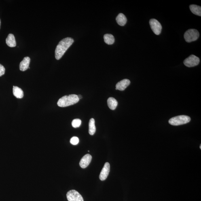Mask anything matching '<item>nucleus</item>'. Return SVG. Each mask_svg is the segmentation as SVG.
Returning a JSON list of instances; mask_svg holds the SVG:
<instances>
[{"instance_id":"nucleus-1","label":"nucleus","mask_w":201,"mask_h":201,"mask_svg":"<svg viewBox=\"0 0 201 201\" xmlns=\"http://www.w3.org/2000/svg\"><path fill=\"white\" fill-rule=\"evenodd\" d=\"M73 42L74 40L71 37L66 38L61 40L57 46L55 51L56 59L58 60L60 59Z\"/></svg>"},{"instance_id":"nucleus-2","label":"nucleus","mask_w":201,"mask_h":201,"mask_svg":"<svg viewBox=\"0 0 201 201\" xmlns=\"http://www.w3.org/2000/svg\"><path fill=\"white\" fill-rule=\"evenodd\" d=\"M79 100L78 96L77 95L72 94L68 96H64L58 100V105L60 107H66L77 103Z\"/></svg>"},{"instance_id":"nucleus-3","label":"nucleus","mask_w":201,"mask_h":201,"mask_svg":"<svg viewBox=\"0 0 201 201\" xmlns=\"http://www.w3.org/2000/svg\"><path fill=\"white\" fill-rule=\"evenodd\" d=\"M190 120V117L187 115H181L172 117L169 121V123L173 126H179V125L187 124Z\"/></svg>"},{"instance_id":"nucleus-4","label":"nucleus","mask_w":201,"mask_h":201,"mask_svg":"<svg viewBox=\"0 0 201 201\" xmlns=\"http://www.w3.org/2000/svg\"><path fill=\"white\" fill-rule=\"evenodd\" d=\"M199 37V33L196 29H191L188 30L184 35V38L187 43L196 41Z\"/></svg>"},{"instance_id":"nucleus-5","label":"nucleus","mask_w":201,"mask_h":201,"mask_svg":"<svg viewBox=\"0 0 201 201\" xmlns=\"http://www.w3.org/2000/svg\"><path fill=\"white\" fill-rule=\"evenodd\" d=\"M200 61L199 58L192 54L184 61V64L187 67H193L198 65Z\"/></svg>"},{"instance_id":"nucleus-6","label":"nucleus","mask_w":201,"mask_h":201,"mask_svg":"<svg viewBox=\"0 0 201 201\" xmlns=\"http://www.w3.org/2000/svg\"><path fill=\"white\" fill-rule=\"evenodd\" d=\"M149 24L153 33L157 35H160L162 29L160 23L155 19H152L149 21Z\"/></svg>"},{"instance_id":"nucleus-7","label":"nucleus","mask_w":201,"mask_h":201,"mask_svg":"<svg viewBox=\"0 0 201 201\" xmlns=\"http://www.w3.org/2000/svg\"><path fill=\"white\" fill-rule=\"evenodd\" d=\"M66 196L68 201H84L80 193L76 190H70L67 193Z\"/></svg>"},{"instance_id":"nucleus-8","label":"nucleus","mask_w":201,"mask_h":201,"mask_svg":"<svg viewBox=\"0 0 201 201\" xmlns=\"http://www.w3.org/2000/svg\"><path fill=\"white\" fill-rule=\"evenodd\" d=\"M110 171V165L109 162H106L102 168L100 175V180H105L109 175Z\"/></svg>"},{"instance_id":"nucleus-9","label":"nucleus","mask_w":201,"mask_h":201,"mask_svg":"<svg viewBox=\"0 0 201 201\" xmlns=\"http://www.w3.org/2000/svg\"><path fill=\"white\" fill-rule=\"evenodd\" d=\"M92 157L91 155L87 154L84 155L81 159L79 165L82 168H85L90 164L92 160Z\"/></svg>"},{"instance_id":"nucleus-10","label":"nucleus","mask_w":201,"mask_h":201,"mask_svg":"<svg viewBox=\"0 0 201 201\" xmlns=\"http://www.w3.org/2000/svg\"><path fill=\"white\" fill-rule=\"evenodd\" d=\"M130 81L128 79H124L119 82L116 85V90L123 91L130 84Z\"/></svg>"},{"instance_id":"nucleus-11","label":"nucleus","mask_w":201,"mask_h":201,"mask_svg":"<svg viewBox=\"0 0 201 201\" xmlns=\"http://www.w3.org/2000/svg\"><path fill=\"white\" fill-rule=\"evenodd\" d=\"M30 62V58L28 57H26L24 58L20 64V71H25L27 70L29 68Z\"/></svg>"},{"instance_id":"nucleus-12","label":"nucleus","mask_w":201,"mask_h":201,"mask_svg":"<svg viewBox=\"0 0 201 201\" xmlns=\"http://www.w3.org/2000/svg\"><path fill=\"white\" fill-rule=\"evenodd\" d=\"M7 44L8 46L13 47L16 46V42L14 35L12 34H9L6 40Z\"/></svg>"},{"instance_id":"nucleus-13","label":"nucleus","mask_w":201,"mask_h":201,"mask_svg":"<svg viewBox=\"0 0 201 201\" xmlns=\"http://www.w3.org/2000/svg\"><path fill=\"white\" fill-rule=\"evenodd\" d=\"M116 20L117 24L121 26H124L127 21L126 16L122 13H120L118 15L116 18Z\"/></svg>"},{"instance_id":"nucleus-14","label":"nucleus","mask_w":201,"mask_h":201,"mask_svg":"<svg viewBox=\"0 0 201 201\" xmlns=\"http://www.w3.org/2000/svg\"><path fill=\"white\" fill-rule=\"evenodd\" d=\"M13 93L14 95L17 98H22L24 96V92L20 88L16 86H13Z\"/></svg>"},{"instance_id":"nucleus-15","label":"nucleus","mask_w":201,"mask_h":201,"mask_svg":"<svg viewBox=\"0 0 201 201\" xmlns=\"http://www.w3.org/2000/svg\"><path fill=\"white\" fill-rule=\"evenodd\" d=\"M107 104L110 109L111 110H115L118 105V102L115 98L110 97L107 100Z\"/></svg>"},{"instance_id":"nucleus-16","label":"nucleus","mask_w":201,"mask_h":201,"mask_svg":"<svg viewBox=\"0 0 201 201\" xmlns=\"http://www.w3.org/2000/svg\"><path fill=\"white\" fill-rule=\"evenodd\" d=\"M95 121L94 119H91L89 123V133L91 135H93L96 132Z\"/></svg>"},{"instance_id":"nucleus-17","label":"nucleus","mask_w":201,"mask_h":201,"mask_svg":"<svg viewBox=\"0 0 201 201\" xmlns=\"http://www.w3.org/2000/svg\"><path fill=\"white\" fill-rule=\"evenodd\" d=\"M189 9L193 14L199 16H201V7L197 5H191L189 6Z\"/></svg>"},{"instance_id":"nucleus-18","label":"nucleus","mask_w":201,"mask_h":201,"mask_svg":"<svg viewBox=\"0 0 201 201\" xmlns=\"http://www.w3.org/2000/svg\"><path fill=\"white\" fill-rule=\"evenodd\" d=\"M104 39L105 42L108 44H112L115 41L114 37L111 34H105L104 35Z\"/></svg>"},{"instance_id":"nucleus-19","label":"nucleus","mask_w":201,"mask_h":201,"mask_svg":"<svg viewBox=\"0 0 201 201\" xmlns=\"http://www.w3.org/2000/svg\"><path fill=\"white\" fill-rule=\"evenodd\" d=\"M81 120L79 119H75L72 121V124L73 128H78L81 126Z\"/></svg>"},{"instance_id":"nucleus-20","label":"nucleus","mask_w":201,"mask_h":201,"mask_svg":"<svg viewBox=\"0 0 201 201\" xmlns=\"http://www.w3.org/2000/svg\"><path fill=\"white\" fill-rule=\"evenodd\" d=\"M79 142V138L77 137H73L70 140V142L73 145H77Z\"/></svg>"},{"instance_id":"nucleus-21","label":"nucleus","mask_w":201,"mask_h":201,"mask_svg":"<svg viewBox=\"0 0 201 201\" xmlns=\"http://www.w3.org/2000/svg\"><path fill=\"white\" fill-rule=\"evenodd\" d=\"M5 68L2 64H0V77L4 74L5 73Z\"/></svg>"},{"instance_id":"nucleus-22","label":"nucleus","mask_w":201,"mask_h":201,"mask_svg":"<svg viewBox=\"0 0 201 201\" xmlns=\"http://www.w3.org/2000/svg\"><path fill=\"white\" fill-rule=\"evenodd\" d=\"M77 96H78L79 100H80L82 98V96L81 95Z\"/></svg>"},{"instance_id":"nucleus-23","label":"nucleus","mask_w":201,"mask_h":201,"mask_svg":"<svg viewBox=\"0 0 201 201\" xmlns=\"http://www.w3.org/2000/svg\"><path fill=\"white\" fill-rule=\"evenodd\" d=\"M1 20H0V27H1Z\"/></svg>"},{"instance_id":"nucleus-24","label":"nucleus","mask_w":201,"mask_h":201,"mask_svg":"<svg viewBox=\"0 0 201 201\" xmlns=\"http://www.w3.org/2000/svg\"><path fill=\"white\" fill-rule=\"evenodd\" d=\"M200 149H201V145H200Z\"/></svg>"}]
</instances>
